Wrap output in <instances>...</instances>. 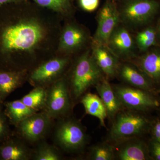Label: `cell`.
<instances>
[{"label": "cell", "instance_id": "cell-1", "mask_svg": "<svg viewBox=\"0 0 160 160\" xmlns=\"http://www.w3.org/2000/svg\"><path fill=\"white\" fill-rule=\"evenodd\" d=\"M62 22L30 0L0 6V69L29 72L55 55Z\"/></svg>", "mask_w": 160, "mask_h": 160}, {"label": "cell", "instance_id": "cell-2", "mask_svg": "<svg viewBox=\"0 0 160 160\" xmlns=\"http://www.w3.org/2000/svg\"><path fill=\"white\" fill-rule=\"evenodd\" d=\"M66 76L72 102L81 98L105 77L92 54L91 46L72 59Z\"/></svg>", "mask_w": 160, "mask_h": 160}, {"label": "cell", "instance_id": "cell-3", "mask_svg": "<svg viewBox=\"0 0 160 160\" xmlns=\"http://www.w3.org/2000/svg\"><path fill=\"white\" fill-rule=\"evenodd\" d=\"M106 137L111 144L133 138H140L149 132L152 121L141 112L123 109L112 120Z\"/></svg>", "mask_w": 160, "mask_h": 160}, {"label": "cell", "instance_id": "cell-4", "mask_svg": "<svg viewBox=\"0 0 160 160\" xmlns=\"http://www.w3.org/2000/svg\"><path fill=\"white\" fill-rule=\"evenodd\" d=\"M121 22L129 26H147L160 10L158 0H120L117 3Z\"/></svg>", "mask_w": 160, "mask_h": 160}, {"label": "cell", "instance_id": "cell-5", "mask_svg": "<svg viewBox=\"0 0 160 160\" xmlns=\"http://www.w3.org/2000/svg\"><path fill=\"white\" fill-rule=\"evenodd\" d=\"M72 19L63 21L56 54L72 58L86 50L89 48V44L91 45L92 39L87 29Z\"/></svg>", "mask_w": 160, "mask_h": 160}, {"label": "cell", "instance_id": "cell-6", "mask_svg": "<svg viewBox=\"0 0 160 160\" xmlns=\"http://www.w3.org/2000/svg\"><path fill=\"white\" fill-rule=\"evenodd\" d=\"M72 60L69 56L56 54L29 71L28 79L35 87L49 86L66 75Z\"/></svg>", "mask_w": 160, "mask_h": 160}, {"label": "cell", "instance_id": "cell-7", "mask_svg": "<svg viewBox=\"0 0 160 160\" xmlns=\"http://www.w3.org/2000/svg\"><path fill=\"white\" fill-rule=\"evenodd\" d=\"M54 138L62 149L70 152L82 150L89 141L85 128L78 120L72 118L60 121L55 132Z\"/></svg>", "mask_w": 160, "mask_h": 160}, {"label": "cell", "instance_id": "cell-8", "mask_svg": "<svg viewBox=\"0 0 160 160\" xmlns=\"http://www.w3.org/2000/svg\"><path fill=\"white\" fill-rule=\"evenodd\" d=\"M124 109L144 112L158 109L160 102L157 96L128 85H112Z\"/></svg>", "mask_w": 160, "mask_h": 160}, {"label": "cell", "instance_id": "cell-9", "mask_svg": "<svg viewBox=\"0 0 160 160\" xmlns=\"http://www.w3.org/2000/svg\"><path fill=\"white\" fill-rule=\"evenodd\" d=\"M44 111L52 119L62 117L71 110L72 99L66 74L49 85Z\"/></svg>", "mask_w": 160, "mask_h": 160}, {"label": "cell", "instance_id": "cell-10", "mask_svg": "<svg viewBox=\"0 0 160 160\" xmlns=\"http://www.w3.org/2000/svg\"><path fill=\"white\" fill-rule=\"evenodd\" d=\"M97 20V28L91 44L107 46L110 35L121 22L117 3L106 0L98 12Z\"/></svg>", "mask_w": 160, "mask_h": 160}, {"label": "cell", "instance_id": "cell-11", "mask_svg": "<svg viewBox=\"0 0 160 160\" xmlns=\"http://www.w3.org/2000/svg\"><path fill=\"white\" fill-rule=\"evenodd\" d=\"M52 119L43 111L36 112L17 126L21 135L31 142H35L46 136L51 127Z\"/></svg>", "mask_w": 160, "mask_h": 160}, {"label": "cell", "instance_id": "cell-12", "mask_svg": "<svg viewBox=\"0 0 160 160\" xmlns=\"http://www.w3.org/2000/svg\"><path fill=\"white\" fill-rule=\"evenodd\" d=\"M117 75L128 86L149 92L157 96L159 93L154 83L133 63H120Z\"/></svg>", "mask_w": 160, "mask_h": 160}, {"label": "cell", "instance_id": "cell-13", "mask_svg": "<svg viewBox=\"0 0 160 160\" xmlns=\"http://www.w3.org/2000/svg\"><path fill=\"white\" fill-rule=\"evenodd\" d=\"M112 144L114 146L115 160H151L148 144L140 138L126 139Z\"/></svg>", "mask_w": 160, "mask_h": 160}, {"label": "cell", "instance_id": "cell-14", "mask_svg": "<svg viewBox=\"0 0 160 160\" xmlns=\"http://www.w3.org/2000/svg\"><path fill=\"white\" fill-rule=\"evenodd\" d=\"M135 44L128 29L118 26L110 35L107 46L119 59L126 60L135 57Z\"/></svg>", "mask_w": 160, "mask_h": 160}, {"label": "cell", "instance_id": "cell-15", "mask_svg": "<svg viewBox=\"0 0 160 160\" xmlns=\"http://www.w3.org/2000/svg\"><path fill=\"white\" fill-rule=\"evenodd\" d=\"M151 80L159 91L160 46L152 47L132 62Z\"/></svg>", "mask_w": 160, "mask_h": 160}, {"label": "cell", "instance_id": "cell-16", "mask_svg": "<svg viewBox=\"0 0 160 160\" xmlns=\"http://www.w3.org/2000/svg\"><path fill=\"white\" fill-rule=\"evenodd\" d=\"M91 53L95 61L108 79L117 76L120 62L107 46L91 44Z\"/></svg>", "mask_w": 160, "mask_h": 160}, {"label": "cell", "instance_id": "cell-17", "mask_svg": "<svg viewBox=\"0 0 160 160\" xmlns=\"http://www.w3.org/2000/svg\"><path fill=\"white\" fill-rule=\"evenodd\" d=\"M95 87L102 101L107 112V117L112 120L118 112L124 109L109 79L104 77Z\"/></svg>", "mask_w": 160, "mask_h": 160}, {"label": "cell", "instance_id": "cell-18", "mask_svg": "<svg viewBox=\"0 0 160 160\" xmlns=\"http://www.w3.org/2000/svg\"><path fill=\"white\" fill-rule=\"evenodd\" d=\"M27 70L0 69V98L2 102L28 79Z\"/></svg>", "mask_w": 160, "mask_h": 160}, {"label": "cell", "instance_id": "cell-19", "mask_svg": "<svg viewBox=\"0 0 160 160\" xmlns=\"http://www.w3.org/2000/svg\"><path fill=\"white\" fill-rule=\"evenodd\" d=\"M0 145V159L27 160L31 153L29 149L19 140L11 137Z\"/></svg>", "mask_w": 160, "mask_h": 160}, {"label": "cell", "instance_id": "cell-20", "mask_svg": "<svg viewBox=\"0 0 160 160\" xmlns=\"http://www.w3.org/2000/svg\"><path fill=\"white\" fill-rule=\"evenodd\" d=\"M40 7L54 12L63 21L72 19L75 12L73 0H30Z\"/></svg>", "mask_w": 160, "mask_h": 160}, {"label": "cell", "instance_id": "cell-21", "mask_svg": "<svg viewBox=\"0 0 160 160\" xmlns=\"http://www.w3.org/2000/svg\"><path fill=\"white\" fill-rule=\"evenodd\" d=\"M81 102L86 113L98 118L101 126L106 127L105 119L107 118V112L101 98L97 95L87 92L81 98Z\"/></svg>", "mask_w": 160, "mask_h": 160}, {"label": "cell", "instance_id": "cell-22", "mask_svg": "<svg viewBox=\"0 0 160 160\" xmlns=\"http://www.w3.org/2000/svg\"><path fill=\"white\" fill-rule=\"evenodd\" d=\"M5 114L12 125L15 126L37 111L29 108L21 100L5 103Z\"/></svg>", "mask_w": 160, "mask_h": 160}, {"label": "cell", "instance_id": "cell-23", "mask_svg": "<svg viewBox=\"0 0 160 160\" xmlns=\"http://www.w3.org/2000/svg\"><path fill=\"white\" fill-rule=\"evenodd\" d=\"M135 44L141 52L144 53L151 48L160 46L156 27L148 26L137 34Z\"/></svg>", "mask_w": 160, "mask_h": 160}, {"label": "cell", "instance_id": "cell-24", "mask_svg": "<svg viewBox=\"0 0 160 160\" xmlns=\"http://www.w3.org/2000/svg\"><path fill=\"white\" fill-rule=\"evenodd\" d=\"M46 97L47 90L45 87L36 86L20 100L29 108L38 112L45 107Z\"/></svg>", "mask_w": 160, "mask_h": 160}, {"label": "cell", "instance_id": "cell-25", "mask_svg": "<svg viewBox=\"0 0 160 160\" xmlns=\"http://www.w3.org/2000/svg\"><path fill=\"white\" fill-rule=\"evenodd\" d=\"M89 159L92 160H115L114 146L107 141L95 145L89 149Z\"/></svg>", "mask_w": 160, "mask_h": 160}, {"label": "cell", "instance_id": "cell-26", "mask_svg": "<svg viewBox=\"0 0 160 160\" xmlns=\"http://www.w3.org/2000/svg\"><path fill=\"white\" fill-rule=\"evenodd\" d=\"M33 158L36 160H59L62 158L57 149L46 142L41 143L35 150Z\"/></svg>", "mask_w": 160, "mask_h": 160}, {"label": "cell", "instance_id": "cell-27", "mask_svg": "<svg viewBox=\"0 0 160 160\" xmlns=\"http://www.w3.org/2000/svg\"><path fill=\"white\" fill-rule=\"evenodd\" d=\"M5 114L0 112V144L11 137V132Z\"/></svg>", "mask_w": 160, "mask_h": 160}, {"label": "cell", "instance_id": "cell-28", "mask_svg": "<svg viewBox=\"0 0 160 160\" xmlns=\"http://www.w3.org/2000/svg\"><path fill=\"white\" fill-rule=\"evenodd\" d=\"M148 146L151 159L160 160V142L151 138L148 143Z\"/></svg>", "mask_w": 160, "mask_h": 160}, {"label": "cell", "instance_id": "cell-29", "mask_svg": "<svg viewBox=\"0 0 160 160\" xmlns=\"http://www.w3.org/2000/svg\"><path fill=\"white\" fill-rule=\"evenodd\" d=\"M78 2L80 8L87 12L94 11L100 4V0H78Z\"/></svg>", "mask_w": 160, "mask_h": 160}, {"label": "cell", "instance_id": "cell-30", "mask_svg": "<svg viewBox=\"0 0 160 160\" xmlns=\"http://www.w3.org/2000/svg\"><path fill=\"white\" fill-rule=\"evenodd\" d=\"M149 132L151 133V138L160 142V119L152 121Z\"/></svg>", "mask_w": 160, "mask_h": 160}, {"label": "cell", "instance_id": "cell-31", "mask_svg": "<svg viewBox=\"0 0 160 160\" xmlns=\"http://www.w3.org/2000/svg\"><path fill=\"white\" fill-rule=\"evenodd\" d=\"M26 0H0V6L10 3H19Z\"/></svg>", "mask_w": 160, "mask_h": 160}, {"label": "cell", "instance_id": "cell-32", "mask_svg": "<svg viewBox=\"0 0 160 160\" xmlns=\"http://www.w3.org/2000/svg\"><path fill=\"white\" fill-rule=\"evenodd\" d=\"M156 29L157 33L158 38L160 43V18L158 21L157 25L156 26Z\"/></svg>", "mask_w": 160, "mask_h": 160}, {"label": "cell", "instance_id": "cell-33", "mask_svg": "<svg viewBox=\"0 0 160 160\" xmlns=\"http://www.w3.org/2000/svg\"><path fill=\"white\" fill-rule=\"evenodd\" d=\"M111 1H113V2H115L117 3L118 2H119L120 0H111Z\"/></svg>", "mask_w": 160, "mask_h": 160}, {"label": "cell", "instance_id": "cell-34", "mask_svg": "<svg viewBox=\"0 0 160 160\" xmlns=\"http://www.w3.org/2000/svg\"><path fill=\"white\" fill-rule=\"evenodd\" d=\"M2 101H1V98H0V107H1V105H2Z\"/></svg>", "mask_w": 160, "mask_h": 160}, {"label": "cell", "instance_id": "cell-35", "mask_svg": "<svg viewBox=\"0 0 160 160\" xmlns=\"http://www.w3.org/2000/svg\"><path fill=\"white\" fill-rule=\"evenodd\" d=\"M159 93H160V88H159Z\"/></svg>", "mask_w": 160, "mask_h": 160}]
</instances>
